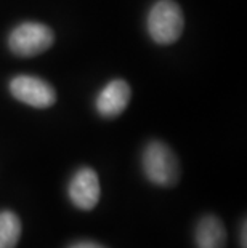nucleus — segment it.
Returning a JSON list of instances; mask_svg holds the SVG:
<instances>
[{"label": "nucleus", "instance_id": "obj_1", "mask_svg": "<svg viewBox=\"0 0 247 248\" xmlns=\"http://www.w3.org/2000/svg\"><path fill=\"white\" fill-rule=\"evenodd\" d=\"M141 163L146 178L156 186L170 187L175 186L180 179V163L177 155L162 141L148 142L143 151Z\"/></svg>", "mask_w": 247, "mask_h": 248}, {"label": "nucleus", "instance_id": "obj_2", "mask_svg": "<svg viewBox=\"0 0 247 248\" xmlns=\"http://www.w3.org/2000/svg\"><path fill=\"white\" fill-rule=\"evenodd\" d=\"M185 28L180 5L173 0H159L148 15V32L156 44L169 45L180 39Z\"/></svg>", "mask_w": 247, "mask_h": 248}, {"label": "nucleus", "instance_id": "obj_3", "mask_svg": "<svg viewBox=\"0 0 247 248\" xmlns=\"http://www.w3.org/2000/svg\"><path fill=\"white\" fill-rule=\"evenodd\" d=\"M55 40L53 31L42 23H23L8 37V46L18 56H35L49 50Z\"/></svg>", "mask_w": 247, "mask_h": 248}, {"label": "nucleus", "instance_id": "obj_4", "mask_svg": "<svg viewBox=\"0 0 247 248\" xmlns=\"http://www.w3.org/2000/svg\"><path fill=\"white\" fill-rule=\"evenodd\" d=\"M10 92L18 101L33 108H50L56 101L53 87L34 76H16L10 82Z\"/></svg>", "mask_w": 247, "mask_h": 248}, {"label": "nucleus", "instance_id": "obj_5", "mask_svg": "<svg viewBox=\"0 0 247 248\" xmlns=\"http://www.w3.org/2000/svg\"><path fill=\"white\" fill-rule=\"evenodd\" d=\"M67 194H69L74 207L85 210V212L95 208L101 197V187H99L97 171L92 170L90 167H83L77 170L69 181Z\"/></svg>", "mask_w": 247, "mask_h": 248}, {"label": "nucleus", "instance_id": "obj_6", "mask_svg": "<svg viewBox=\"0 0 247 248\" xmlns=\"http://www.w3.org/2000/svg\"><path fill=\"white\" fill-rule=\"evenodd\" d=\"M130 85L125 80H113L101 90L97 98V110L106 119L117 117L124 112L130 101Z\"/></svg>", "mask_w": 247, "mask_h": 248}, {"label": "nucleus", "instance_id": "obj_7", "mask_svg": "<svg viewBox=\"0 0 247 248\" xmlns=\"http://www.w3.org/2000/svg\"><path fill=\"white\" fill-rule=\"evenodd\" d=\"M198 248H225L227 247V229L222 219L215 215H206L199 219L194 231Z\"/></svg>", "mask_w": 247, "mask_h": 248}, {"label": "nucleus", "instance_id": "obj_8", "mask_svg": "<svg viewBox=\"0 0 247 248\" xmlns=\"http://www.w3.org/2000/svg\"><path fill=\"white\" fill-rule=\"evenodd\" d=\"M21 237V221L10 210L0 212V248H16Z\"/></svg>", "mask_w": 247, "mask_h": 248}, {"label": "nucleus", "instance_id": "obj_9", "mask_svg": "<svg viewBox=\"0 0 247 248\" xmlns=\"http://www.w3.org/2000/svg\"><path fill=\"white\" fill-rule=\"evenodd\" d=\"M69 248H106L101 244H97V242H88V240H82V242H76L72 244Z\"/></svg>", "mask_w": 247, "mask_h": 248}, {"label": "nucleus", "instance_id": "obj_10", "mask_svg": "<svg viewBox=\"0 0 247 248\" xmlns=\"http://www.w3.org/2000/svg\"><path fill=\"white\" fill-rule=\"evenodd\" d=\"M247 221L244 219L243 223H241V229H239V244H241V248H247Z\"/></svg>", "mask_w": 247, "mask_h": 248}]
</instances>
